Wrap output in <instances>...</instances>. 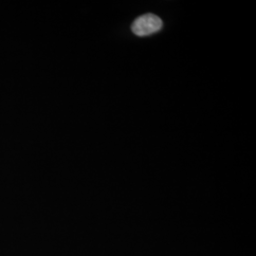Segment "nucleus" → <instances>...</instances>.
I'll return each instance as SVG.
<instances>
[{"mask_svg":"<svg viewBox=\"0 0 256 256\" xmlns=\"http://www.w3.org/2000/svg\"><path fill=\"white\" fill-rule=\"evenodd\" d=\"M164 26L162 20L153 14H146L138 18L131 30L137 36H147L160 32Z\"/></svg>","mask_w":256,"mask_h":256,"instance_id":"nucleus-1","label":"nucleus"}]
</instances>
